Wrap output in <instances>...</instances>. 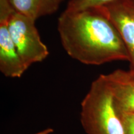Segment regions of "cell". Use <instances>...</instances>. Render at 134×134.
<instances>
[{
  "label": "cell",
  "instance_id": "9c48e42d",
  "mask_svg": "<svg viewBox=\"0 0 134 134\" xmlns=\"http://www.w3.org/2000/svg\"><path fill=\"white\" fill-rule=\"evenodd\" d=\"M125 134H134V113H124L119 114Z\"/></svg>",
  "mask_w": 134,
  "mask_h": 134
},
{
  "label": "cell",
  "instance_id": "7a4b0ae2",
  "mask_svg": "<svg viewBox=\"0 0 134 134\" xmlns=\"http://www.w3.org/2000/svg\"><path fill=\"white\" fill-rule=\"evenodd\" d=\"M81 106L80 120L87 134H125L113 94L103 75L91 83Z\"/></svg>",
  "mask_w": 134,
  "mask_h": 134
},
{
  "label": "cell",
  "instance_id": "52a82bcc",
  "mask_svg": "<svg viewBox=\"0 0 134 134\" xmlns=\"http://www.w3.org/2000/svg\"><path fill=\"white\" fill-rule=\"evenodd\" d=\"M63 0H8L15 12L36 21L57 11Z\"/></svg>",
  "mask_w": 134,
  "mask_h": 134
},
{
  "label": "cell",
  "instance_id": "5b68a950",
  "mask_svg": "<svg viewBox=\"0 0 134 134\" xmlns=\"http://www.w3.org/2000/svg\"><path fill=\"white\" fill-rule=\"evenodd\" d=\"M103 7L123 39L129 55V71L134 77V0H120Z\"/></svg>",
  "mask_w": 134,
  "mask_h": 134
},
{
  "label": "cell",
  "instance_id": "8992f818",
  "mask_svg": "<svg viewBox=\"0 0 134 134\" xmlns=\"http://www.w3.org/2000/svg\"><path fill=\"white\" fill-rule=\"evenodd\" d=\"M103 76L113 94L118 114L134 113V77L130 72L117 70Z\"/></svg>",
  "mask_w": 134,
  "mask_h": 134
},
{
  "label": "cell",
  "instance_id": "30bf717a",
  "mask_svg": "<svg viewBox=\"0 0 134 134\" xmlns=\"http://www.w3.org/2000/svg\"><path fill=\"white\" fill-rule=\"evenodd\" d=\"M53 131V130L52 129L47 128V129H46L45 130H43L41 132H38V133H37L36 134H50V133H52Z\"/></svg>",
  "mask_w": 134,
  "mask_h": 134
},
{
  "label": "cell",
  "instance_id": "277c9868",
  "mask_svg": "<svg viewBox=\"0 0 134 134\" xmlns=\"http://www.w3.org/2000/svg\"><path fill=\"white\" fill-rule=\"evenodd\" d=\"M13 11L8 0H0V71L7 77L20 78L28 67L20 57L8 29Z\"/></svg>",
  "mask_w": 134,
  "mask_h": 134
},
{
  "label": "cell",
  "instance_id": "ba28073f",
  "mask_svg": "<svg viewBox=\"0 0 134 134\" xmlns=\"http://www.w3.org/2000/svg\"><path fill=\"white\" fill-rule=\"evenodd\" d=\"M120 0H70L66 9L68 11H79L90 8H99Z\"/></svg>",
  "mask_w": 134,
  "mask_h": 134
},
{
  "label": "cell",
  "instance_id": "6da1fadb",
  "mask_svg": "<svg viewBox=\"0 0 134 134\" xmlns=\"http://www.w3.org/2000/svg\"><path fill=\"white\" fill-rule=\"evenodd\" d=\"M58 31L68 55L84 64L129 61L119 32L103 7L79 11L65 10L58 18Z\"/></svg>",
  "mask_w": 134,
  "mask_h": 134
},
{
  "label": "cell",
  "instance_id": "3957f363",
  "mask_svg": "<svg viewBox=\"0 0 134 134\" xmlns=\"http://www.w3.org/2000/svg\"><path fill=\"white\" fill-rule=\"evenodd\" d=\"M34 20L15 11L8 19V29L20 57L29 68L32 64L41 62L49 54L41 41Z\"/></svg>",
  "mask_w": 134,
  "mask_h": 134
}]
</instances>
